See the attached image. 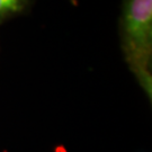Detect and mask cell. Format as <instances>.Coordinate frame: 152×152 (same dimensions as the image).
<instances>
[{"mask_svg": "<svg viewBox=\"0 0 152 152\" xmlns=\"http://www.w3.org/2000/svg\"><path fill=\"white\" fill-rule=\"evenodd\" d=\"M26 0H0V18L23 10Z\"/></svg>", "mask_w": 152, "mask_h": 152, "instance_id": "2", "label": "cell"}, {"mask_svg": "<svg viewBox=\"0 0 152 152\" xmlns=\"http://www.w3.org/2000/svg\"><path fill=\"white\" fill-rule=\"evenodd\" d=\"M123 36L127 59L142 85L150 91L152 0H126L123 14Z\"/></svg>", "mask_w": 152, "mask_h": 152, "instance_id": "1", "label": "cell"}]
</instances>
